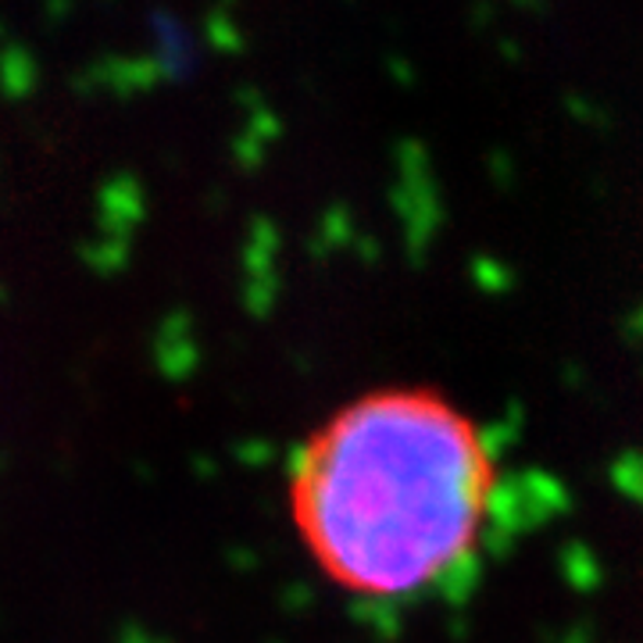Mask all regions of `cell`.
<instances>
[{"instance_id": "1", "label": "cell", "mask_w": 643, "mask_h": 643, "mask_svg": "<svg viewBox=\"0 0 643 643\" xmlns=\"http://www.w3.org/2000/svg\"><path fill=\"white\" fill-rule=\"evenodd\" d=\"M497 475L494 444L465 408L429 386H383L343 404L298 450L293 530L343 594L411 600L480 555Z\"/></svg>"}]
</instances>
